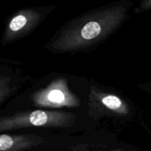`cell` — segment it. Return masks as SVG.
Masks as SVG:
<instances>
[{"mask_svg": "<svg viewBox=\"0 0 151 151\" xmlns=\"http://www.w3.org/2000/svg\"><path fill=\"white\" fill-rule=\"evenodd\" d=\"M131 0H118L74 18L45 44L52 53H73L91 48L116 32L128 19Z\"/></svg>", "mask_w": 151, "mask_h": 151, "instance_id": "cell-1", "label": "cell"}, {"mask_svg": "<svg viewBox=\"0 0 151 151\" xmlns=\"http://www.w3.org/2000/svg\"><path fill=\"white\" fill-rule=\"evenodd\" d=\"M76 115L62 111L32 110L0 117V132L27 128H70Z\"/></svg>", "mask_w": 151, "mask_h": 151, "instance_id": "cell-2", "label": "cell"}, {"mask_svg": "<svg viewBox=\"0 0 151 151\" xmlns=\"http://www.w3.org/2000/svg\"><path fill=\"white\" fill-rule=\"evenodd\" d=\"M55 6L33 7L19 10L9 20L2 37L4 44L14 42L34 30L46 17L54 10Z\"/></svg>", "mask_w": 151, "mask_h": 151, "instance_id": "cell-3", "label": "cell"}, {"mask_svg": "<svg viewBox=\"0 0 151 151\" xmlns=\"http://www.w3.org/2000/svg\"><path fill=\"white\" fill-rule=\"evenodd\" d=\"M87 114L93 119L127 117L131 114V106L125 99L116 94L92 86L88 94Z\"/></svg>", "mask_w": 151, "mask_h": 151, "instance_id": "cell-4", "label": "cell"}, {"mask_svg": "<svg viewBox=\"0 0 151 151\" xmlns=\"http://www.w3.org/2000/svg\"><path fill=\"white\" fill-rule=\"evenodd\" d=\"M31 102L35 106L47 109L76 108L80 106V100L72 92L67 80L56 78L47 86L32 93Z\"/></svg>", "mask_w": 151, "mask_h": 151, "instance_id": "cell-5", "label": "cell"}, {"mask_svg": "<svg viewBox=\"0 0 151 151\" xmlns=\"http://www.w3.org/2000/svg\"><path fill=\"white\" fill-rule=\"evenodd\" d=\"M45 142V139L35 134H0V151L27 150Z\"/></svg>", "mask_w": 151, "mask_h": 151, "instance_id": "cell-6", "label": "cell"}, {"mask_svg": "<svg viewBox=\"0 0 151 151\" xmlns=\"http://www.w3.org/2000/svg\"><path fill=\"white\" fill-rule=\"evenodd\" d=\"M18 86L11 77L0 74V103L13 94Z\"/></svg>", "mask_w": 151, "mask_h": 151, "instance_id": "cell-7", "label": "cell"}, {"mask_svg": "<svg viewBox=\"0 0 151 151\" xmlns=\"http://www.w3.org/2000/svg\"><path fill=\"white\" fill-rule=\"evenodd\" d=\"M149 10H151V0H140L138 6L134 10V13L139 14Z\"/></svg>", "mask_w": 151, "mask_h": 151, "instance_id": "cell-8", "label": "cell"}, {"mask_svg": "<svg viewBox=\"0 0 151 151\" xmlns=\"http://www.w3.org/2000/svg\"><path fill=\"white\" fill-rule=\"evenodd\" d=\"M138 87L144 91H145L146 93H148V94H151V79L146 81V82L139 84Z\"/></svg>", "mask_w": 151, "mask_h": 151, "instance_id": "cell-9", "label": "cell"}]
</instances>
